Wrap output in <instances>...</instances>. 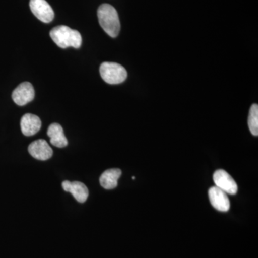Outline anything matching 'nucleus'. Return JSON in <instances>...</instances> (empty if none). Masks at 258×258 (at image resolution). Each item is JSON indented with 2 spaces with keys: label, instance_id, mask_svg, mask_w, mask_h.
Here are the masks:
<instances>
[{
  "label": "nucleus",
  "instance_id": "obj_6",
  "mask_svg": "<svg viewBox=\"0 0 258 258\" xmlns=\"http://www.w3.org/2000/svg\"><path fill=\"white\" fill-rule=\"evenodd\" d=\"M12 98L18 106H25L35 98V90L33 86L29 82L21 83L13 91Z\"/></svg>",
  "mask_w": 258,
  "mask_h": 258
},
{
  "label": "nucleus",
  "instance_id": "obj_2",
  "mask_svg": "<svg viewBox=\"0 0 258 258\" xmlns=\"http://www.w3.org/2000/svg\"><path fill=\"white\" fill-rule=\"evenodd\" d=\"M100 25L109 36L116 37L119 34L120 24L116 10L112 5L103 4L98 10Z\"/></svg>",
  "mask_w": 258,
  "mask_h": 258
},
{
  "label": "nucleus",
  "instance_id": "obj_5",
  "mask_svg": "<svg viewBox=\"0 0 258 258\" xmlns=\"http://www.w3.org/2000/svg\"><path fill=\"white\" fill-rule=\"evenodd\" d=\"M214 182L215 186L222 189L229 195H236L237 192V183L235 180L225 170L220 169L215 171L213 175Z\"/></svg>",
  "mask_w": 258,
  "mask_h": 258
},
{
  "label": "nucleus",
  "instance_id": "obj_3",
  "mask_svg": "<svg viewBox=\"0 0 258 258\" xmlns=\"http://www.w3.org/2000/svg\"><path fill=\"white\" fill-rule=\"evenodd\" d=\"M100 74L103 81L111 85L124 82L128 76L126 70L121 64L111 62H104L101 64Z\"/></svg>",
  "mask_w": 258,
  "mask_h": 258
},
{
  "label": "nucleus",
  "instance_id": "obj_4",
  "mask_svg": "<svg viewBox=\"0 0 258 258\" xmlns=\"http://www.w3.org/2000/svg\"><path fill=\"white\" fill-rule=\"evenodd\" d=\"M30 8L34 15L42 23H50L55 16L53 10L45 0H30Z\"/></svg>",
  "mask_w": 258,
  "mask_h": 258
},
{
  "label": "nucleus",
  "instance_id": "obj_8",
  "mask_svg": "<svg viewBox=\"0 0 258 258\" xmlns=\"http://www.w3.org/2000/svg\"><path fill=\"white\" fill-rule=\"evenodd\" d=\"M28 152L32 157L41 161L50 159L53 154L52 149L44 139H38L30 144Z\"/></svg>",
  "mask_w": 258,
  "mask_h": 258
},
{
  "label": "nucleus",
  "instance_id": "obj_7",
  "mask_svg": "<svg viewBox=\"0 0 258 258\" xmlns=\"http://www.w3.org/2000/svg\"><path fill=\"white\" fill-rule=\"evenodd\" d=\"M227 194L217 186L209 189V198L214 208L220 212H227L230 208V203Z\"/></svg>",
  "mask_w": 258,
  "mask_h": 258
},
{
  "label": "nucleus",
  "instance_id": "obj_1",
  "mask_svg": "<svg viewBox=\"0 0 258 258\" xmlns=\"http://www.w3.org/2000/svg\"><path fill=\"white\" fill-rule=\"evenodd\" d=\"M50 35L56 45L61 48L73 47L79 48L82 45V37L78 30L64 25L55 27L51 30Z\"/></svg>",
  "mask_w": 258,
  "mask_h": 258
},
{
  "label": "nucleus",
  "instance_id": "obj_10",
  "mask_svg": "<svg viewBox=\"0 0 258 258\" xmlns=\"http://www.w3.org/2000/svg\"><path fill=\"white\" fill-rule=\"evenodd\" d=\"M42 126L41 120L37 115L27 113L23 115L20 121L22 132L26 137L35 135Z\"/></svg>",
  "mask_w": 258,
  "mask_h": 258
},
{
  "label": "nucleus",
  "instance_id": "obj_11",
  "mask_svg": "<svg viewBox=\"0 0 258 258\" xmlns=\"http://www.w3.org/2000/svg\"><path fill=\"white\" fill-rule=\"evenodd\" d=\"M47 136L50 137V143L56 147L64 148L68 145V140L64 135L63 128L58 123H52L47 129Z\"/></svg>",
  "mask_w": 258,
  "mask_h": 258
},
{
  "label": "nucleus",
  "instance_id": "obj_13",
  "mask_svg": "<svg viewBox=\"0 0 258 258\" xmlns=\"http://www.w3.org/2000/svg\"><path fill=\"white\" fill-rule=\"evenodd\" d=\"M248 126L252 135L258 136V106L253 104L249 110L248 117Z\"/></svg>",
  "mask_w": 258,
  "mask_h": 258
},
{
  "label": "nucleus",
  "instance_id": "obj_12",
  "mask_svg": "<svg viewBox=\"0 0 258 258\" xmlns=\"http://www.w3.org/2000/svg\"><path fill=\"white\" fill-rule=\"evenodd\" d=\"M119 169H111L105 171L100 177V184L106 189H115L118 186V181L121 176Z\"/></svg>",
  "mask_w": 258,
  "mask_h": 258
},
{
  "label": "nucleus",
  "instance_id": "obj_9",
  "mask_svg": "<svg viewBox=\"0 0 258 258\" xmlns=\"http://www.w3.org/2000/svg\"><path fill=\"white\" fill-rule=\"evenodd\" d=\"M64 191L72 194L76 201L80 203H84L88 198V189L87 186L80 181H64L62 184Z\"/></svg>",
  "mask_w": 258,
  "mask_h": 258
}]
</instances>
